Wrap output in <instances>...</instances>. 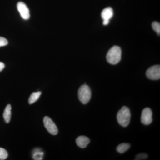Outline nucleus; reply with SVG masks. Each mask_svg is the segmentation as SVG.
Listing matches in <instances>:
<instances>
[{"label":"nucleus","mask_w":160,"mask_h":160,"mask_svg":"<svg viewBox=\"0 0 160 160\" xmlns=\"http://www.w3.org/2000/svg\"><path fill=\"white\" fill-rule=\"evenodd\" d=\"M131 113L127 106H124L118 112L117 119L118 123L123 127H127L130 122Z\"/></svg>","instance_id":"nucleus-1"},{"label":"nucleus","mask_w":160,"mask_h":160,"mask_svg":"<svg viewBox=\"0 0 160 160\" xmlns=\"http://www.w3.org/2000/svg\"><path fill=\"white\" fill-rule=\"evenodd\" d=\"M122 58V49L118 46L112 47L107 52L106 59L109 64L116 65L119 62Z\"/></svg>","instance_id":"nucleus-2"},{"label":"nucleus","mask_w":160,"mask_h":160,"mask_svg":"<svg viewBox=\"0 0 160 160\" xmlns=\"http://www.w3.org/2000/svg\"><path fill=\"white\" fill-rule=\"evenodd\" d=\"M79 100L83 104L89 102L91 98V91L89 86L84 84L80 87L78 91Z\"/></svg>","instance_id":"nucleus-3"},{"label":"nucleus","mask_w":160,"mask_h":160,"mask_svg":"<svg viewBox=\"0 0 160 160\" xmlns=\"http://www.w3.org/2000/svg\"><path fill=\"white\" fill-rule=\"evenodd\" d=\"M147 78L150 80H158L160 78V66L155 65L149 67L146 72Z\"/></svg>","instance_id":"nucleus-4"},{"label":"nucleus","mask_w":160,"mask_h":160,"mask_svg":"<svg viewBox=\"0 0 160 160\" xmlns=\"http://www.w3.org/2000/svg\"><path fill=\"white\" fill-rule=\"evenodd\" d=\"M43 122L45 128L49 133L53 135H55L58 133V129L56 125L52 120L49 117L46 116L43 119Z\"/></svg>","instance_id":"nucleus-5"},{"label":"nucleus","mask_w":160,"mask_h":160,"mask_svg":"<svg viewBox=\"0 0 160 160\" xmlns=\"http://www.w3.org/2000/svg\"><path fill=\"white\" fill-rule=\"evenodd\" d=\"M152 111L149 108H145L141 114V121L145 125H149L152 122Z\"/></svg>","instance_id":"nucleus-6"},{"label":"nucleus","mask_w":160,"mask_h":160,"mask_svg":"<svg viewBox=\"0 0 160 160\" xmlns=\"http://www.w3.org/2000/svg\"><path fill=\"white\" fill-rule=\"evenodd\" d=\"M18 11L20 12L21 16L24 20H28L30 18L29 8L25 3L19 2L17 4Z\"/></svg>","instance_id":"nucleus-7"},{"label":"nucleus","mask_w":160,"mask_h":160,"mask_svg":"<svg viewBox=\"0 0 160 160\" xmlns=\"http://www.w3.org/2000/svg\"><path fill=\"white\" fill-rule=\"evenodd\" d=\"M77 145L81 148H85L90 142V139L85 136H80L76 140Z\"/></svg>","instance_id":"nucleus-8"},{"label":"nucleus","mask_w":160,"mask_h":160,"mask_svg":"<svg viewBox=\"0 0 160 160\" xmlns=\"http://www.w3.org/2000/svg\"><path fill=\"white\" fill-rule=\"evenodd\" d=\"M101 16L103 20H109L113 16V10L111 7L105 8L102 11Z\"/></svg>","instance_id":"nucleus-9"},{"label":"nucleus","mask_w":160,"mask_h":160,"mask_svg":"<svg viewBox=\"0 0 160 160\" xmlns=\"http://www.w3.org/2000/svg\"><path fill=\"white\" fill-rule=\"evenodd\" d=\"M11 116V106L10 104H8L6 106L3 112V117L4 121L6 123L10 122Z\"/></svg>","instance_id":"nucleus-10"},{"label":"nucleus","mask_w":160,"mask_h":160,"mask_svg":"<svg viewBox=\"0 0 160 160\" xmlns=\"http://www.w3.org/2000/svg\"><path fill=\"white\" fill-rule=\"evenodd\" d=\"M130 147V145L129 143H122L117 146L116 150L119 153H123L127 151L129 149Z\"/></svg>","instance_id":"nucleus-11"},{"label":"nucleus","mask_w":160,"mask_h":160,"mask_svg":"<svg viewBox=\"0 0 160 160\" xmlns=\"http://www.w3.org/2000/svg\"><path fill=\"white\" fill-rule=\"evenodd\" d=\"M41 94H42V92L41 91L32 92L29 98V101H28L29 104L31 105L37 102L40 98Z\"/></svg>","instance_id":"nucleus-12"},{"label":"nucleus","mask_w":160,"mask_h":160,"mask_svg":"<svg viewBox=\"0 0 160 160\" xmlns=\"http://www.w3.org/2000/svg\"><path fill=\"white\" fill-rule=\"evenodd\" d=\"M8 152L6 149L3 148H0V160L6 159L8 157Z\"/></svg>","instance_id":"nucleus-13"},{"label":"nucleus","mask_w":160,"mask_h":160,"mask_svg":"<svg viewBox=\"0 0 160 160\" xmlns=\"http://www.w3.org/2000/svg\"><path fill=\"white\" fill-rule=\"evenodd\" d=\"M152 29L156 32L158 35L160 34V24L158 22H154L152 24Z\"/></svg>","instance_id":"nucleus-14"},{"label":"nucleus","mask_w":160,"mask_h":160,"mask_svg":"<svg viewBox=\"0 0 160 160\" xmlns=\"http://www.w3.org/2000/svg\"><path fill=\"white\" fill-rule=\"evenodd\" d=\"M43 154L44 153L42 152H35L32 157L34 160H42V159Z\"/></svg>","instance_id":"nucleus-15"},{"label":"nucleus","mask_w":160,"mask_h":160,"mask_svg":"<svg viewBox=\"0 0 160 160\" xmlns=\"http://www.w3.org/2000/svg\"><path fill=\"white\" fill-rule=\"evenodd\" d=\"M148 154L145 153H141L136 156L135 160H145L148 158Z\"/></svg>","instance_id":"nucleus-16"},{"label":"nucleus","mask_w":160,"mask_h":160,"mask_svg":"<svg viewBox=\"0 0 160 160\" xmlns=\"http://www.w3.org/2000/svg\"><path fill=\"white\" fill-rule=\"evenodd\" d=\"M8 42L5 38L0 37V47L6 46L8 45Z\"/></svg>","instance_id":"nucleus-17"},{"label":"nucleus","mask_w":160,"mask_h":160,"mask_svg":"<svg viewBox=\"0 0 160 160\" xmlns=\"http://www.w3.org/2000/svg\"><path fill=\"white\" fill-rule=\"evenodd\" d=\"M5 67V64L2 62H0V72L2 71L3 69H4Z\"/></svg>","instance_id":"nucleus-18"},{"label":"nucleus","mask_w":160,"mask_h":160,"mask_svg":"<svg viewBox=\"0 0 160 160\" xmlns=\"http://www.w3.org/2000/svg\"><path fill=\"white\" fill-rule=\"evenodd\" d=\"M109 22V20H103V24L104 26H106V25H108Z\"/></svg>","instance_id":"nucleus-19"}]
</instances>
